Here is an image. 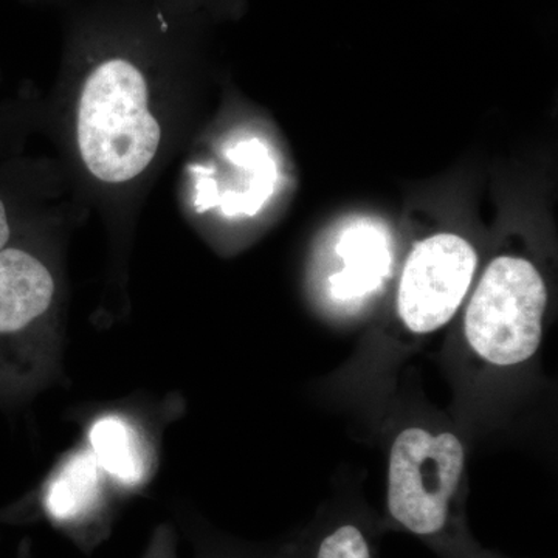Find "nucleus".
I'll return each instance as SVG.
<instances>
[{
	"label": "nucleus",
	"mask_w": 558,
	"mask_h": 558,
	"mask_svg": "<svg viewBox=\"0 0 558 558\" xmlns=\"http://www.w3.org/2000/svg\"><path fill=\"white\" fill-rule=\"evenodd\" d=\"M196 28L156 0H84L70 13L39 130L75 201L100 216L116 247H126L154 183L190 137Z\"/></svg>",
	"instance_id": "f257e3e1"
},
{
	"label": "nucleus",
	"mask_w": 558,
	"mask_h": 558,
	"mask_svg": "<svg viewBox=\"0 0 558 558\" xmlns=\"http://www.w3.org/2000/svg\"><path fill=\"white\" fill-rule=\"evenodd\" d=\"M83 211L61 213L0 250V403L32 388L40 341L62 301L61 248Z\"/></svg>",
	"instance_id": "f03ea898"
},
{
	"label": "nucleus",
	"mask_w": 558,
	"mask_h": 558,
	"mask_svg": "<svg viewBox=\"0 0 558 558\" xmlns=\"http://www.w3.org/2000/svg\"><path fill=\"white\" fill-rule=\"evenodd\" d=\"M465 447L454 433L407 427L388 457L389 523L432 546L442 558H486L462 515Z\"/></svg>",
	"instance_id": "7ed1b4c3"
},
{
	"label": "nucleus",
	"mask_w": 558,
	"mask_h": 558,
	"mask_svg": "<svg viewBox=\"0 0 558 558\" xmlns=\"http://www.w3.org/2000/svg\"><path fill=\"white\" fill-rule=\"evenodd\" d=\"M546 306L548 289L537 267L519 256H499L488 264L469 301V348L498 368L527 362L542 344Z\"/></svg>",
	"instance_id": "20e7f679"
},
{
	"label": "nucleus",
	"mask_w": 558,
	"mask_h": 558,
	"mask_svg": "<svg viewBox=\"0 0 558 558\" xmlns=\"http://www.w3.org/2000/svg\"><path fill=\"white\" fill-rule=\"evenodd\" d=\"M277 182L278 163L269 143L256 134L234 131L211 154L191 157L183 196L191 215L253 218L271 199Z\"/></svg>",
	"instance_id": "39448f33"
},
{
	"label": "nucleus",
	"mask_w": 558,
	"mask_h": 558,
	"mask_svg": "<svg viewBox=\"0 0 558 558\" xmlns=\"http://www.w3.org/2000/svg\"><path fill=\"white\" fill-rule=\"evenodd\" d=\"M478 256L458 234L440 233L411 250L398 289L400 322L427 336L457 315L475 278Z\"/></svg>",
	"instance_id": "423d86ee"
},
{
	"label": "nucleus",
	"mask_w": 558,
	"mask_h": 558,
	"mask_svg": "<svg viewBox=\"0 0 558 558\" xmlns=\"http://www.w3.org/2000/svg\"><path fill=\"white\" fill-rule=\"evenodd\" d=\"M80 209L57 156L28 153L27 145L0 150V250L35 226Z\"/></svg>",
	"instance_id": "0eeeda50"
},
{
	"label": "nucleus",
	"mask_w": 558,
	"mask_h": 558,
	"mask_svg": "<svg viewBox=\"0 0 558 558\" xmlns=\"http://www.w3.org/2000/svg\"><path fill=\"white\" fill-rule=\"evenodd\" d=\"M108 481L87 447L76 450L44 484L39 515L65 532L81 549H94L110 527Z\"/></svg>",
	"instance_id": "6e6552de"
},
{
	"label": "nucleus",
	"mask_w": 558,
	"mask_h": 558,
	"mask_svg": "<svg viewBox=\"0 0 558 558\" xmlns=\"http://www.w3.org/2000/svg\"><path fill=\"white\" fill-rule=\"evenodd\" d=\"M269 558H379L377 527L357 508H341L319 517Z\"/></svg>",
	"instance_id": "1a4fd4ad"
},
{
	"label": "nucleus",
	"mask_w": 558,
	"mask_h": 558,
	"mask_svg": "<svg viewBox=\"0 0 558 558\" xmlns=\"http://www.w3.org/2000/svg\"><path fill=\"white\" fill-rule=\"evenodd\" d=\"M337 255L343 267L332 278L333 295L360 299L376 289L387 275L391 260L388 233L379 223L359 220L341 233Z\"/></svg>",
	"instance_id": "9d476101"
},
{
	"label": "nucleus",
	"mask_w": 558,
	"mask_h": 558,
	"mask_svg": "<svg viewBox=\"0 0 558 558\" xmlns=\"http://www.w3.org/2000/svg\"><path fill=\"white\" fill-rule=\"evenodd\" d=\"M89 446L105 475L123 488L143 484L148 472V459L142 449L140 436L126 418L106 414L97 418L89 429Z\"/></svg>",
	"instance_id": "9b49d317"
},
{
	"label": "nucleus",
	"mask_w": 558,
	"mask_h": 558,
	"mask_svg": "<svg viewBox=\"0 0 558 558\" xmlns=\"http://www.w3.org/2000/svg\"><path fill=\"white\" fill-rule=\"evenodd\" d=\"M35 134H39L38 98L24 95L0 101V150L27 145Z\"/></svg>",
	"instance_id": "f8f14e48"
},
{
	"label": "nucleus",
	"mask_w": 558,
	"mask_h": 558,
	"mask_svg": "<svg viewBox=\"0 0 558 558\" xmlns=\"http://www.w3.org/2000/svg\"><path fill=\"white\" fill-rule=\"evenodd\" d=\"M193 542L196 558H269L260 556L256 550L230 542V539L207 534L201 529L194 531Z\"/></svg>",
	"instance_id": "ddd939ff"
},
{
	"label": "nucleus",
	"mask_w": 558,
	"mask_h": 558,
	"mask_svg": "<svg viewBox=\"0 0 558 558\" xmlns=\"http://www.w3.org/2000/svg\"><path fill=\"white\" fill-rule=\"evenodd\" d=\"M178 542L174 527L171 524H160L153 532L142 558H180Z\"/></svg>",
	"instance_id": "4468645a"
},
{
	"label": "nucleus",
	"mask_w": 558,
	"mask_h": 558,
	"mask_svg": "<svg viewBox=\"0 0 558 558\" xmlns=\"http://www.w3.org/2000/svg\"><path fill=\"white\" fill-rule=\"evenodd\" d=\"M207 2L208 0H156V5L172 20L197 25Z\"/></svg>",
	"instance_id": "2eb2a0df"
},
{
	"label": "nucleus",
	"mask_w": 558,
	"mask_h": 558,
	"mask_svg": "<svg viewBox=\"0 0 558 558\" xmlns=\"http://www.w3.org/2000/svg\"><path fill=\"white\" fill-rule=\"evenodd\" d=\"M14 558H33L31 539H22L20 546H17L16 556H14Z\"/></svg>",
	"instance_id": "dca6fc26"
},
{
	"label": "nucleus",
	"mask_w": 558,
	"mask_h": 558,
	"mask_svg": "<svg viewBox=\"0 0 558 558\" xmlns=\"http://www.w3.org/2000/svg\"><path fill=\"white\" fill-rule=\"evenodd\" d=\"M31 2L62 3V2H69V0H31Z\"/></svg>",
	"instance_id": "f3484780"
},
{
	"label": "nucleus",
	"mask_w": 558,
	"mask_h": 558,
	"mask_svg": "<svg viewBox=\"0 0 558 558\" xmlns=\"http://www.w3.org/2000/svg\"><path fill=\"white\" fill-rule=\"evenodd\" d=\"M486 558H497V557H494V556H490V554H487Z\"/></svg>",
	"instance_id": "a211bd4d"
}]
</instances>
